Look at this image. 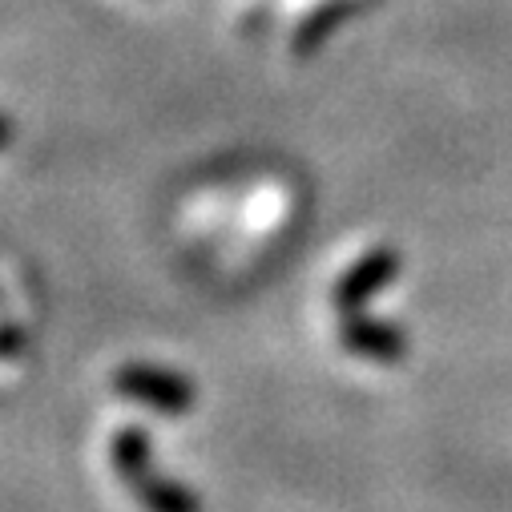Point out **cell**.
Returning <instances> with one entry per match:
<instances>
[{"label":"cell","mask_w":512,"mask_h":512,"mask_svg":"<svg viewBox=\"0 0 512 512\" xmlns=\"http://www.w3.org/2000/svg\"><path fill=\"white\" fill-rule=\"evenodd\" d=\"M113 472L134 492V500L146 512H206V504L178 480L154 472V448L142 428H121L109 444Z\"/></svg>","instance_id":"obj_1"},{"label":"cell","mask_w":512,"mask_h":512,"mask_svg":"<svg viewBox=\"0 0 512 512\" xmlns=\"http://www.w3.org/2000/svg\"><path fill=\"white\" fill-rule=\"evenodd\" d=\"M113 392L130 404H146L162 416H186L198 400L194 383L182 371L154 367V363H121L113 371Z\"/></svg>","instance_id":"obj_2"},{"label":"cell","mask_w":512,"mask_h":512,"mask_svg":"<svg viewBox=\"0 0 512 512\" xmlns=\"http://www.w3.org/2000/svg\"><path fill=\"white\" fill-rule=\"evenodd\" d=\"M396 275H400V254H396V250H388V246L367 250L355 267L343 271V279H339L335 291H331L339 315H355V311H363V303H367L375 291L388 287Z\"/></svg>","instance_id":"obj_3"},{"label":"cell","mask_w":512,"mask_h":512,"mask_svg":"<svg viewBox=\"0 0 512 512\" xmlns=\"http://www.w3.org/2000/svg\"><path fill=\"white\" fill-rule=\"evenodd\" d=\"M339 343L351 355H363V359H375V363H400L408 355L404 327H396L388 319H371L363 311L339 319Z\"/></svg>","instance_id":"obj_4"},{"label":"cell","mask_w":512,"mask_h":512,"mask_svg":"<svg viewBox=\"0 0 512 512\" xmlns=\"http://www.w3.org/2000/svg\"><path fill=\"white\" fill-rule=\"evenodd\" d=\"M359 9H367V0H323L295 29V41H291L295 57H315L323 49V41H331V33L343 29Z\"/></svg>","instance_id":"obj_5"},{"label":"cell","mask_w":512,"mask_h":512,"mask_svg":"<svg viewBox=\"0 0 512 512\" xmlns=\"http://www.w3.org/2000/svg\"><path fill=\"white\" fill-rule=\"evenodd\" d=\"M13 142V121L9 117H0V150H5Z\"/></svg>","instance_id":"obj_6"}]
</instances>
